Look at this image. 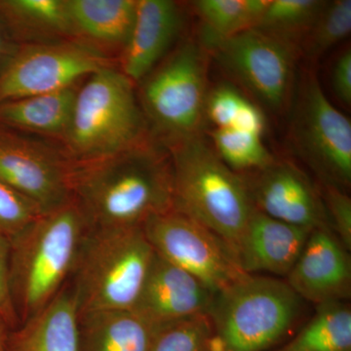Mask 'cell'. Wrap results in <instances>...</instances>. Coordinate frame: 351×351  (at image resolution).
<instances>
[{"instance_id":"cell-13","label":"cell","mask_w":351,"mask_h":351,"mask_svg":"<svg viewBox=\"0 0 351 351\" xmlns=\"http://www.w3.org/2000/svg\"><path fill=\"white\" fill-rule=\"evenodd\" d=\"M239 175L261 213L311 230L328 226L319 191L295 164L274 159L261 169Z\"/></svg>"},{"instance_id":"cell-24","label":"cell","mask_w":351,"mask_h":351,"mask_svg":"<svg viewBox=\"0 0 351 351\" xmlns=\"http://www.w3.org/2000/svg\"><path fill=\"white\" fill-rule=\"evenodd\" d=\"M276 351H351V308L343 302L317 306L306 326Z\"/></svg>"},{"instance_id":"cell-17","label":"cell","mask_w":351,"mask_h":351,"mask_svg":"<svg viewBox=\"0 0 351 351\" xmlns=\"http://www.w3.org/2000/svg\"><path fill=\"white\" fill-rule=\"evenodd\" d=\"M311 232L255 209L235 247L239 267L247 274L265 272L287 276Z\"/></svg>"},{"instance_id":"cell-32","label":"cell","mask_w":351,"mask_h":351,"mask_svg":"<svg viewBox=\"0 0 351 351\" xmlns=\"http://www.w3.org/2000/svg\"><path fill=\"white\" fill-rule=\"evenodd\" d=\"M10 241L0 237V315L11 331L20 324L10 288Z\"/></svg>"},{"instance_id":"cell-20","label":"cell","mask_w":351,"mask_h":351,"mask_svg":"<svg viewBox=\"0 0 351 351\" xmlns=\"http://www.w3.org/2000/svg\"><path fill=\"white\" fill-rule=\"evenodd\" d=\"M0 24L17 45L75 40L68 0H0Z\"/></svg>"},{"instance_id":"cell-27","label":"cell","mask_w":351,"mask_h":351,"mask_svg":"<svg viewBox=\"0 0 351 351\" xmlns=\"http://www.w3.org/2000/svg\"><path fill=\"white\" fill-rule=\"evenodd\" d=\"M351 0L327 1L301 44V54L316 62L327 51L350 36Z\"/></svg>"},{"instance_id":"cell-34","label":"cell","mask_w":351,"mask_h":351,"mask_svg":"<svg viewBox=\"0 0 351 351\" xmlns=\"http://www.w3.org/2000/svg\"><path fill=\"white\" fill-rule=\"evenodd\" d=\"M18 47L19 45L13 43L12 39L9 38L5 29L0 24V71L4 69L9 60L15 54Z\"/></svg>"},{"instance_id":"cell-33","label":"cell","mask_w":351,"mask_h":351,"mask_svg":"<svg viewBox=\"0 0 351 351\" xmlns=\"http://www.w3.org/2000/svg\"><path fill=\"white\" fill-rule=\"evenodd\" d=\"M331 85L335 96L343 105H351V49L345 48L335 59L331 69Z\"/></svg>"},{"instance_id":"cell-10","label":"cell","mask_w":351,"mask_h":351,"mask_svg":"<svg viewBox=\"0 0 351 351\" xmlns=\"http://www.w3.org/2000/svg\"><path fill=\"white\" fill-rule=\"evenodd\" d=\"M143 228L157 255L186 270L214 293L247 274L221 237L174 209L152 217Z\"/></svg>"},{"instance_id":"cell-23","label":"cell","mask_w":351,"mask_h":351,"mask_svg":"<svg viewBox=\"0 0 351 351\" xmlns=\"http://www.w3.org/2000/svg\"><path fill=\"white\" fill-rule=\"evenodd\" d=\"M269 0H197L193 10L200 21L198 40L212 51L226 39L255 29Z\"/></svg>"},{"instance_id":"cell-1","label":"cell","mask_w":351,"mask_h":351,"mask_svg":"<svg viewBox=\"0 0 351 351\" xmlns=\"http://www.w3.org/2000/svg\"><path fill=\"white\" fill-rule=\"evenodd\" d=\"M73 193L91 228L143 226L173 210L170 152L149 136L114 156L75 164Z\"/></svg>"},{"instance_id":"cell-35","label":"cell","mask_w":351,"mask_h":351,"mask_svg":"<svg viewBox=\"0 0 351 351\" xmlns=\"http://www.w3.org/2000/svg\"><path fill=\"white\" fill-rule=\"evenodd\" d=\"M11 329L0 315V351H9V336Z\"/></svg>"},{"instance_id":"cell-18","label":"cell","mask_w":351,"mask_h":351,"mask_svg":"<svg viewBox=\"0 0 351 351\" xmlns=\"http://www.w3.org/2000/svg\"><path fill=\"white\" fill-rule=\"evenodd\" d=\"M68 6L75 40L119 59L130 38L137 0H68Z\"/></svg>"},{"instance_id":"cell-4","label":"cell","mask_w":351,"mask_h":351,"mask_svg":"<svg viewBox=\"0 0 351 351\" xmlns=\"http://www.w3.org/2000/svg\"><path fill=\"white\" fill-rule=\"evenodd\" d=\"M149 136L135 84L108 66L80 84L60 145L73 163L83 164L114 156Z\"/></svg>"},{"instance_id":"cell-7","label":"cell","mask_w":351,"mask_h":351,"mask_svg":"<svg viewBox=\"0 0 351 351\" xmlns=\"http://www.w3.org/2000/svg\"><path fill=\"white\" fill-rule=\"evenodd\" d=\"M302 301L286 281L245 274L214 295L207 315L213 351H263L299 319Z\"/></svg>"},{"instance_id":"cell-22","label":"cell","mask_w":351,"mask_h":351,"mask_svg":"<svg viewBox=\"0 0 351 351\" xmlns=\"http://www.w3.org/2000/svg\"><path fill=\"white\" fill-rule=\"evenodd\" d=\"M156 329L133 311L80 314V351H149Z\"/></svg>"},{"instance_id":"cell-28","label":"cell","mask_w":351,"mask_h":351,"mask_svg":"<svg viewBox=\"0 0 351 351\" xmlns=\"http://www.w3.org/2000/svg\"><path fill=\"white\" fill-rule=\"evenodd\" d=\"M149 351H213V331L207 314L157 326Z\"/></svg>"},{"instance_id":"cell-11","label":"cell","mask_w":351,"mask_h":351,"mask_svg":"<svg viewBox=\"0 0 351 351\" xmlns=\"http://www.w3.org/2000/svg\"><path fill=\"white\" fill-rule=\"evenodd\" d=\"M73 168L58 143L0 125V181L43 213L73 199Z\"/></svg>"},{"instance_id":"cell-16","label":"cell","mask_w":351,"mask_h":351,"mask_svg":"<svg viewBox=\"0 0 351 351\" xmlns=\"http://www.w3.org/2000/svg\"><path fill=\"white\" fill-rule=\"evenodd\" d=\"M184 12L173 0H137L130 38L119 69L138 84L174 48L184 29Z\"/></svg>"},{"instance_id":"cell-29","label":"cell","mask_w":351,"mask_h":351,"mask_svg":"<svg viewBox=\"0 0 351 351\" xmlns=\"http://www.w3.org/2000/svg\"><path fill=\"white\" fill-rule=\"evenodd\" d=\"M41 214L34 203L0 181V237L11 241Z\"/></svg>"},{"instance_id":"cell-26","label":"cell","mask_w":351,"mask_h":351,"mask_svg":"<svg viewBox=\"0 0 351 351\" xmlns=\"http://www.w3.org/2000/svg\"><path fill=\"white\" fill-rule=\"evenodd\" d=\"M212 147L219 158L239 174L261 169L274 160L263 142V136L234 129L210 132Z\"/></svg>"},{"instance_id":"cell-2","label":"cell","mask_w":351,"mask_h":351,"mask_svg":"<svg viewBox=\"0 0 351 351\" xmlns=\"http://www.w3.org/2000/svg\"><path fill=\"white\" fill-rule=\"evenodd\" d=\"M89 221L75 199L41 214L10 241V288L19 320L38 313L75 272Z\"/></svg>"},{"instance_id":"cell-14","label":"cell","mask_w":351,"mask_h":351,"mask_svg":"<svg viewBox=\"0 0 351 351\" xmlns=\"http://www.w3.org/2000/svg\"><path fill=\"white\" fill-rule=\"evenodd\" d=\"M286 282L302 301L316 306L350 299V257L329 226L311 230Z\"/></svg>"},{"instance_id":"cell-25","label":"cell","mask_w":351,"mask_h":351,"mask_svg":"<svg viewBox=\"0 0 351 351\" xmlns=\"http://www.w3.org/2000/svg\"><path fill=\"white\" fill-rule=\"evenodd\" d=\"M326 3L322 0H269L255 29L300 50Z\"/></svg>"},{"instance_id":"cell-9","label":"cell","mask_w":351,"mask_h":351,"mask_svg":"<svg viewBox=\"0 0 351 351\" xmlns=\"http://www.w3.org/2000/svg\"><path fill=\"white\" fill-rule=\"evenodd\" d=\"M300 55L295 46L257 29L226 39L211 52L226 75L274 112L290 105Z\"/></svg>"},{"instance_id":"cell-31","label":"cell","mask_w":351,"mask_h":351,"mask_svg":"<svg viewBox=\"0 0 351 351\" xmlns=\"http://www.w3.org/2000/svg\"><path fill=\"white\" fill-rule=\"evenodd\" d=\"M248 101L237 88L219 85L208 93L205 115L214 124V129H230Z\"/></svg>"},{"instance_id":"cell-15","label":"cell","mask_w":351,"mask_h":351,"mask_svg":"<svg viewBox=\"0 0 351 351\" xmlns=\"http://www.w3.org/2000/svg\"><path fill=\"white\" fill-rule=\"evenodd\" d=\"M215 294L196 277L156 253L132 311L159 326L207 314Z\"/></svg>"},{"instance_id":"cell-6","label":"cell","mask_w":351,"mask_h":351,"mask_svg":"<svg viewBox=\"0 0 351 351\" xmlns=\"http://www.w3.org/2000/svg\"><path fill=\"white\" fill-rule=\"evenodd\" d=\"M210 56L198 38L184 39L138 84L149 134L166 149L201 134Z\"/></svg>"},{"instance_id":"cell-12","label":"cell","mask_w":351,"mask_h":351,"mask_svg":"<svg viewBox=\"0 0 351 351\" xmlns=\"http://www.w3.org/2000/svg\"><path fill=\"white\" fill-rule=\"evenodd\" d=\"M108 66L112 60L75 40L19 45L0 71V103L66 89Z\"/></svg>"},{"instance_id":"cell-21","label":"cell","mask_w":351,"mask_h":351,"mask_svg":"<svg viewBox=\"0 0 351 351\" xmlns=\"http://www.w3.org/2000/svg\"><path fill=\"white\" fill-rule=\"evenodd\" d=\"M82 82L53 93L0 103V125L60 145Z\"/></svg>"},{"instance_id":"cell-19","label":"cell","mask_w":351,"mask_h":351,"mask_svg":"<svg viewBox=\"0 0 351 351\" xmlns=\"http://www.w3.org/2000/svg\"><path fill=\"white\" fill-rule=\"evenodd\" d=\"M9 351H80V308L73 287L64 286L47 306L12 330Z\"/></svg>"},{"instance_id":"cell-5","label":"cell","mask_w":351,"mask_h":351,"mask_svg":"<svg viewBox=\"0 0 351 351\" xmlns=\"http://www.w3.org/2000/svg\"><path fill=\"white\" fill-rule=\"evenodd\" d=\"M154 254L143 226L90 228L73 272L80 315L132 311Z\"/></svg>"},{"instance_id":"cell-30","label":"cell","mask_w":351,"mask_h":351,"mask_svg":"<svg viewBox=\"0 0 351 351\" xmlns=\"http://www.w3.org/2000/svg\"><path fill=\"white\" fill-rule=\"evenodd\" d=\"M323 206L328 226L348 250L351 248V199L348 193L335 186L323 182Z\"/></svg>"},{"instance_id":"cell-8","label":"cell","mask_w":351,"mask_h":351,"mask_svg":"<svg viewBox=\"0 0 351 351\" xmlns=\"http://www.w3.org/2000/svg\"><path fill=\"white\" fill-rule=\"evenodd\" d=\"M292 145L320 176L339 188L351 182L350 120L327 98L315 73L302 75L290 127Z\"/></svg>"},{"instance_id":"cell-3","label":"cell","mask_w":351,"mask_h":351,"mask_svg":"<svg viewBox=\"0 0 351 351\" xmlns=\"http://www.w3.org/2000/svg\"><path fill=\"white\" fill-rule=\"evenodd\" d=\"M167 149L172 161L173 209L206 226L234 252L255 210L241 176L219 158L202 134Z\"/></svg>"}]
</instances>
